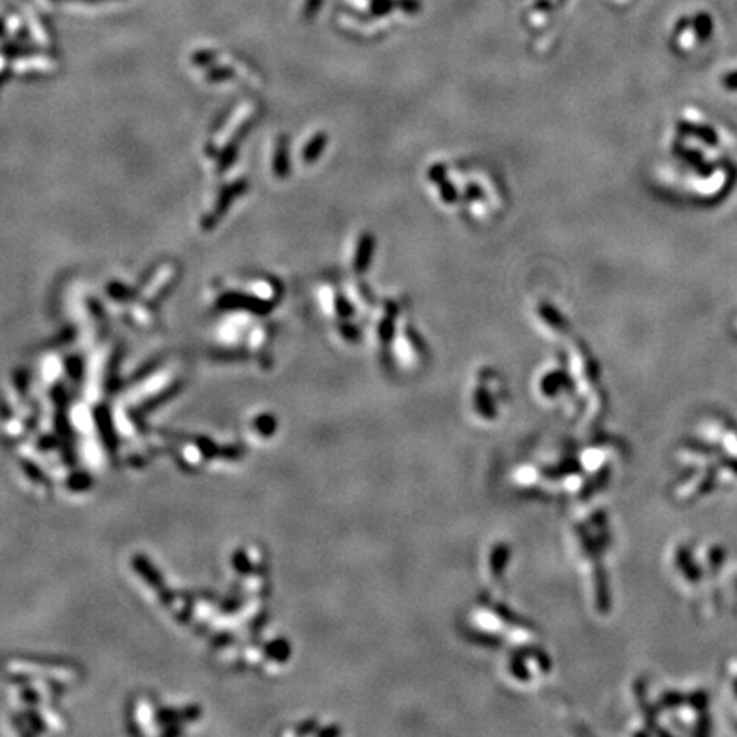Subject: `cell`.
Instances as JSON below:
<instances>
[{
	"label": "cell",
	"instance_id": "6da1fadb",
	"mask_svg": "<svg viewBox=\"0 0 737 737\" xmlns=\"http://www.w3.org/2000/svg\"><path fill=\"white\" fill-rule=\"evenodd\" d=\"M718 475L715 468L700 466L693 468L688 477L679 479L672 488L674 499L683 504H692L695 500L703 499L717 486Z\"/></svg>",
	"mask_w": 737,
	"mask_h": 737
},
{
	"label": "cell",
	"instance_id": "7a4b0ae2",
	"mask_svg": "<svg viewBox=\"0 0 737 737\" xmlns=\"http://www.w3.org/2000/svg\"><path fill=\"white\" fill-rule=\"evenodd\" d=\"M672 567L683 582L689 588L700 585L703 581V570H701L696 553L688 545H679L672 553Z\"/></svg>",
	"mask_w": 737,
	"mask_h": 737
},
{
	"label": "cell",
	"instance_id": "3957f363",
	"mask_svg": "<svg viewBox=\"0 0 737 737\" xmlns=\"http://www.w3.org/2000/svg\"><path fill=\"white\" fill-rule=\"evenodd\" d=\"M698 563L705 575H715L720 572L722 565L725 563V548L720 545H708L701 554H696Z\"/></svg>",
	"mask_w": 737,
	"mask_h": 737
},
{
	"label": "cell",
	"instance_id": "277c9868",
	"mask_svg": "<svg viewBox=\"0 0 737 737\" xmlns=\"http://www.w3.org/2000/svg\"><path fill=\"white\" fill-rule=\"evenodd\" d=\"M729 681H731V689L737 700V659L729 663Z\"/></svg>",
	"mask_w": 737,
	"mask_h": 737
}]
</instances>
